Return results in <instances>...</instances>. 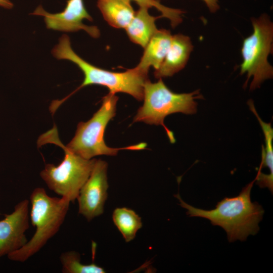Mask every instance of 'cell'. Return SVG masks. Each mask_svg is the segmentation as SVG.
<instances>
[{
    "label": "cell",
    "instance_id": "6da1fadb",
    "mask_svg": "<svg viewBox=\"0 0 273 273\" xmlns=\"http://www.w3.org/2000/svg\"><path fill=\"white\" fill-rule=\"evenodd\" d=\"M255 178L244 187L234 197H225L211 210L197 208L186 203L178 193L174 196L179 205L186 209L190 217L207 219L213 225L221 227L226 232L229 242L245 241L249 235H256L259 230V223L262 219L264 210L257 202L251 200V191Z\"/></svg>",
    "mask_w": 273,
    "mask_h": 273
},
{
    "label": "cell",
    "instance_id": "2e32d148",
    "mask_svg": "<svg viewBox=\"0 0 273 273\" xmlns=\"http://www.w3.org/2000/svg\"><path fill=\"white\" fill-rule=\"evenodd\" d=\"M112 220L126 242L133 240L142 227L141 218L133 210L126 207L115 209Z\"/></svg>",
    "mask_w": 273,
    "mask_h": 273
},
{
    "label": "cell",
    "instance_id": "8fae6325",
    "mask_svg": "<svg viewBox=\"0 0 273 273\" xmlns=\"http://www.w3.org/2000/svg\"><path fill=\"white\" fill-rule=\"evenodd\" d=\"M193 46L190 38L182 34L172 35L169 50L160 67L155 70L157 78L171 76L183 69L187 63Z\"/></svg>",
    "mask_w": 273,
    "mask_h": 273
},
{
    "label": "cell",
    "instance_id": "3957f363",
    "mask_svg": "<svg viewBox=\"0 0 273 273\" xmlns=\"http://www.w3.org/2000/svg\"><path fill=\"white\" fill-rule=\"evenodd\" d=\"M53 55L59 60H67L75 64L83 72L84 77L76 91L89 85L104 86L109 93H124L138 101L143 100L144 86L149 80L148 74L136 67L125 72H112L90 64L76 54L71 46L69 37L63 35L59 43L53 49Z\"/></svg>",
    "mask_w": 273,
    "mask_h": 273
},
{
    "label": "cell",
    "instance_id": "8992f818",
    "mask_svg": "<svg viewBox=\"0 0 273 273\" xmlns=\"http://www.w3.org/2000/svg\"><path fill=\"white\" fill-rule=\"evenodd\" d=\"M118 97L109 93L103 97L100 109L86 122L78 123L75 134L66 147L72 152L86 159L99 155L115 156L121 150H141L147 144H138L121 148H110L104 141L106 127L116 114Z\"/></svg>",
    "mask_w": 273,
    "mask_h": 273
},
{
    "label": "cell",
    "instance_id": "30bf717a",
    "mask_svg": "<svg viewBox=\"0 0 273 273\" xmlns=\"http://www.w3.org/2000/svg\"><path fill=\"white\" fill-rule=\"evenodd\" d=\"M29 204L28 199L20 201L12 213L0 220V258L27 242L25 233L29 228Z\"/></svg>",
    "mask_w": 273,
    "mask_h": 273
},
{
    "label": "cell",
    "instance_id": "7a4b0ae2",
    "mask_svg": "<svg viewBox=\"0 0 273 273\" xmlns=\"http://www.w3.org/2000/svg\"><path fill=\"white\" fill-rule=\"evenodd\" d=\"M29 200L30 220L35 232L22 248L7 256L11 261L24 262L39 252L59 231L71 203L64 197L50 196L40 187L32 191Z\"/></svg>",
    "mask_w": 273,
    "mask_h": 273
},
{
    "label": "cell",
    "instance_id": "5bb4252c",
    "mask_svg": "<svg viewBox=\"0 0 273 273\" xmlns=\"http://www.w3.org/2000/svg\"><path fill=\"white\" fill-rule=\"evenodd\" d=\"M130 0H98L97 6L104 19L111 26L125 28L129 24L135 11Z\"/></svg>",
    "mask_w": 273,
    "mask_h": 273
},
{
    "label": "cell",
    "instance_id": "9c48e42d",
    "mask_svg": "<svg viewBox=\"0 0 273 273\" xmlns=\"http://www.w3.org/2000/svg\"><path fill=\"white\" fill-rule=\"evenodd\" d=\"M31 14L43 16L48 29L64 32L83 30L94 38H98L100 35L97 26H87L83 23L84 19L93 20L84 7L83 0H68L64 10L55 14L46 12L39 6Z\"/></svg>",
    "mask_w": 273,
    "mask_h": 273
},
{
    "label": "cell",
    "instance_id": "5b68a950",
    "mask_svg": "<svg viewBox=\"0 0 273 273\" xmlns=\"http://www.w3.org/2000/svg\"><path fill=\"white\" fill-rule=\"evenodd\" d=\"M199 90L189 93L177 94L164 84L162 78L155 83L149 79L144 86V104L138 110L133 122L162 125L171 143L175 142L173 132L164 124V118L175 113L193 114L197 112L195 100L202 99Z\"/></svg>",
    "mask_w": 273,
    "mask_h": 273
},
{
    "label": "cell",
    "instance_id": "ffe728a7",
    "mask_svg": "<svg viewBox=\"0 0 273 273\" xmlns=\"http://www.w3.org/2000/svg\"><path fill=\"white\" fill-rule=\"evenodd\" d=\"M0 7L7 9H11L13 7V4L9 0H0Z\"/></svg>",
    "mask_w": 273,
    "mask_h": 273
},
{
    "label": "cell",
    "instance_id": "277c9868",
    "mask_svg": "<svg viewBox=\"0 0 273 273\" xmlns=\"http://www.w3.org/2000/svg\"><path fill=\"white\" fill-rule=\"evenodd\" d=\"M54 144L64 151V159L58 165L47 164L40 175L50 190L73 202L89 177L96 159H86L70 151L60 140L56 126L41 135L38 146Z\"/></svg>",
    "mask_w": 273,
    "mask_h": 273
},
{
    "label": "cell",
    "instance_id": "ac0fdd59",
    "mask_svg": "<svg viewBox=\"0 0 273 273\" xmlns=\"http://www.w3.org/2000/svg\"><path fill=\"white\" fill-rule=\"evenodd\" d=\"M131 1V0H130ZM135 2L140 7H145L148 8L154 7L161 13L162 17L169 19L173 28L177 26L183 20L182 15L184 11L166 7L160 3V0H132Z\"/></svg>",
    "mask_w": 273,
    "mask_h": 273
},
{
    "label": "cell",
    "instance_id": "d6986e66",
    "mask_svg": "<svg viewBox=\"0 0 273 273\" xmlns=\"http://www.w3.org/2000/svg\"><path fill=\"white\" fill-rule=\"evenodd\" d=\"M211 13L216 12L219 9L218 0H202Z\"/></svg>",
    "mask_w": 273,
    "mask_h": 273
},
{
    "label": "cell",
    "instance_id": "4fadbf2b",
    "mask_svg": "<svg viewBox=\"0 0 273 273\" xmlns=\"http://www.w3.org/2000/svg\"><path fill=\"white\" fill-rule=\"evenodd\" d=\"M149 8L140 7L134 17L125 28L130 40L145 48L157 31L155 21L161 16L154 17L148 12Z\"/></svg>",
    "mask_w": 273,
    "mask_h": 273
},
{
    "label": "cell",
    "instance_id": "9a60e30c",
    "mask_svg": "<svg viewBox=\"0 0 273 273\" xmlns=\"http://www.w3.org/2000/svg\"><path fill=\"white\" fill-rule=\"evenodd\" d=\"M248 104L250 110L257 117L265 138V148L263 147L262 149V160L259 169L261 170L262 168L267 167L270 173L268 174L261 173L260 181L264 186L269 190H271L273 188V129L270 123H265L260 118L255 109L253 101L249 100Z\"/></svg>",
    "mask_w": 273,
    "mask_h": 273
},
{
    "label": "cell",
    "instance_id": "7c38bea8",
    "mask_svg": "<svg viewBox=\"0 0 273 273\" xmlns=\"http://www.w3.org/2000/svg\"><path fill=\"white\" fill-rule=\"evenodd\" d=\"M172 38L169 30L158 29L145 47L143 55L136 67L147 74L151 67L157 70L169 50Z\"/></svg>",
    "mask_w": 273,
    "mask_h": 273
},
{
    "label": "cell",
    "instance_id": "52a82bcc",
    "mask_svg": "<svg viewBox=\"0 0 273 273\" xmlns=\"http://www.w3.org/2000/svg\"><path fill=\"white\" fill-rule=\"evenodd\" d=\"M251 22L253 32L244 39L241 49L240 74L247 73L245 85L253 77L250 89L254 90L273 76V68L267 60L269 54L272 53L273 23L265 14L252 18Z\"/></svg>",
    "mask_w": 273,
    "mask_h": 273
},
{
    "label": "cell",
    "instance_id": "e0dca14e",
    "mask_svg": "<svg viewBox=\"0 0 273 273\" xmlns=\"http://www.w3.org/2000/svg\"><path fill=\"white\" fill-rule=\"evenodd\" d=\"M63 273H104L105 270L95 263L83 264L80 254L75 251L63 252L60 256Z\"/></svg>",
    "mask_w": 273,
    "mask_h": 273
},
{
    "label": "cell",
    "instance_id": "ba28073f",
    "mask_svg": "<svg viewBox=\"0 0 273 273\" xmlns=\"http://www.w3.org/2000/svg\"><path fill=\"white\" fill-rule=\"evenodd\" d=\"M107 163L96 159L90 175L81 187L77 200L78 213L89 221L102 215L108 197Z\"/></svg>",
    "mask_w": 273,
    "mask_h": 273
}]
</instances>
